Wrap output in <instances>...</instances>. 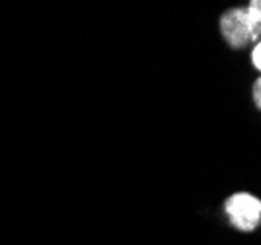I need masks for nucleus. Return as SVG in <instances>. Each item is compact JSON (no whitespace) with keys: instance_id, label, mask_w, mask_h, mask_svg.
<instances>
[{"instance_id":"1","label":"nucleus","mask_w":261,"mask_h":245,"mask_svg":"<svg viewBox=\"0 0 261 245\" xmlns=\"http://www.w3.org/2000/svg\"><path fill=\"white\" fill-rule=\"evenodd\" d=\"M220 34L234 49H246L261 41V24H257L246 8H230L220 18Z\"/></svg>"},{"instance_id":"2","label":"nucleus","mask_w":261,"mask_h":245,"mask_svg":"<svg viewBox=\"0 0 261 245\" xmlns=\"http://www.w3.org/2000/svg\"><path fill=\"white\" fill-rule=\"evenodd\" d=\"M226 214L240 232H253L261 224V200L249 193H236L226 200Z\"/></svg>"},{"instance_id":"3","label":"nucleus","mask_w":261,"mask_h":245,"mask_svg":"<svg viewBox=\"0 0 261 245\" xmlns=\"http://www.w3.org/2000/svg\"><path fill=\"white\" fill-rule=\"evenodd\" d=\"M246 10H248V14L257 24H261V0H251L246 6Z\"/></svg>"},{"instance_id":"4","label":"nucleus","mask_w":261,"mask_h":245,"mask_svg":"<svg viewBox=\"0 0 261 245\" xmlns=\"http://www.w3.org/2000/svg\"><path fill=\"white\" fill-rule=\"evenodd\" d=\"M253 102L257 106V110H261V77L253 83Z\"/></svg>"},{"instance_id":"5","label":"nucleus","mask_w":261,"mask_h":245,"mask_svg":"<svg viewBox=\"0 0 261 245\" xmlns=\"http://www.w3.org/2000/svg\"><path fill=\"white\" fill-rule=\"evenodd\" d=\"M251 61L255 65V69H259L261 71V41L253 47V53H251Z\"/></svg>"}]
</instances>
